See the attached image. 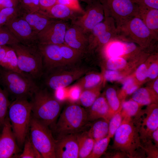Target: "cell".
I'll return each instance as SVG.
<instances>
[{
	"label": "cell",
	"mask_w": 158,
	"mask_h": 158,
	"mask_svg": "<svg viewBox=\"0 0 158 158\" xmlns=\"http://www.w3.org/2000/svg\"><path fill=\"white\" fill-rule=\"evenodd\" d=\"M139 124L135 119L125 117L114 135L111 147L120 150L130 158L146 156L139 133Z\"/></svg>",
	"instance_id": "obj_1"
},
{
	"label": "cell",
	"mask_w": 158,
	"mask_h": 158,
	"mask_svg": "<svg viewBox=\"0 0 158 158\" xmlns=\"http://www.w3.org/2000/svg\"><path fill=\"white\" fill-rule=\"evenodd\" d=\"M31 98L32 116L44 125L52 128L60 113V102L47 89L39 87Z\"/></svg>",
	"instance_id": "obj_2"
},
{
	"label": "cell",
	"mask_w": 158,
	"mask_h": 158,
	"mask_svg": "<svg viewBox=\"0 0 158 158\" xmlns=\"http://www.w3.org/2000/svg\"><path fill=\"white\" fill-rule=\"evenodd\" d=\"M35 80L27 73L8 70L0 66V83L14 99L31 98L39 87Z\"/></svg>",
	"instance_id": "obj_3"
},
{
	"label": "cell",
	"mask_w": 158,
	"mask_h": 158,
	"mask_svg": "<svg viewBox=\"0 0 158 158\" xmlns=\"http://www.w3.org/2000/svg\"><path fill=\"white\" fill-rule=\"evenodd\" d=\"M31 104L27 99L14 100L10 104L8 116L19 147L24 145L29 130Z\"/></svg>",
	"instance_id": "obj_4"
},
{
	"label": "cell",
	"mask_w": 158,
	"mask_h": 158,
	"mask_svg": "<svg viewBox=\"0 0 158 158\" xmlns=\"http://www.w3.org/2000/svg\"><path fill=\"white\" fill-rule=\"evenodd\" d=\"M88 122L87 111L80 106L72 104L63 109L52 128L59 138L78 133Z\"/></svg>",
	"instance_id": "obj_5"
},
{
	"label": "cell",
	"mask_w": 158,
	"mask_h": 158,
	"mask_svg": "<svg viewBox=\"0 0 158 158\" xmlns=\"http://www.w3.org/2000/svg\"><path fill=\"white\" fill-rule=\"evenodd\" d=\"M15 51L19 68L34 79H40L43 73L42 54L37 45H26L20 43L10 46Z\"/></svg>",
	"instance_id": "obj_6"
},
{
	"label": "cell",
	"mask_w": 158,
	"mask_h": 158,
	"mask_svg": "<svg viewBox=\"0 0 158 158\" xmlns=\"http://www.w3.org/2000/svg\"><path fill=\"white\" fill-rule=\"evenodd\" d=\"M30 138L44 158H56L55 147L56 140L54 138L49 127L32 115L30 128Z\"/></svg>",
	"instance_id": "obj_7"
},
{
	"label": "cell",
	"mask_w": 158,
	"mask_h": 158,
	"mask_svg": "<svg viewBox=\"0 0 158 158\" xmlns=\"http://www.w3.org/2000/svg\"><path fill=\"white\" fill-rule=\"evenodd\" d=\"M99 0L102 5L104 17L113 18L117 28L138 16V6L131 0Z\"/></svg>",
	"instance_id": "obj_8"
},
{
	"label": "cell",
	"mask_w": 158,
	"mask_h": 158,
	"mask_svg": "<svg viewBox=\"0 0 158 158\" xmlns=\"http://www.w3.org/2000/svg\"><path fill=\"white\" fill-rule=\"evenodd\" d=\"M117 28L121 39L129 40L138 43L142 47H147L153 41L158 40L138 16Z\"/></svg>",
	"instance_id": "obj_9"
},
{
	"label": "cell",
	"mask_w": 158,
	"mask_h": 158,
	"mask_svg": "<svg viewBox=\"0 0 158 158\" xmlns=\"http://www.w3.org/2000/svg\"><path fill=\"white\" fill-rule=\"evenodd\" d=\"M88 38L87 53L96 48L100 49L113 40L120 39L115 21L110 17H104L103 21L97 24L88 35Z\"/></svg>",
	"instance_id": "obj_10"
},
{
	"label": "cell",
	"mask_w": 158,
	"mask_h": 158,
	"mask_svg": "<svg viewBox=\"0 0 158 158\" xmlns=\"http://www.w3.org/2000/svg\"><path fill=\"white\" fill-rule=\"evenodd\" d=\"M65 66L55 68L47 72L45 83L49 88L54 91L67 87L72 82L85 75L87 69L84 67L65 69Z\"/></svg>",
	"instance_id": "obj_11"
},
{
	"label": "cell",
	"mask_w": 158,
	"mask_h": 158,
	"mask_svg": "<svg viewBox=\"0 0 158 158\" xmlns=\"http://www.w3.org/2000/svg\"><path fill=\"white\" fill-rule=\"evenodd\" d=\"M104 19L102 5L99 0H96L87 5L84 13L72 21L71 24L79 28L88 35L93 28Z\"/></svg>",
	"instance_id": "obj_12"
},
{
	"label": "cell",
	"mask_w": 158,
	"mask_h": 158,
	"mask_svg": "<svg viewBox=\"0 0 158 158\" xmlns=\"http://www.w3.org/2000/svg\"><path fill=\"white\" fill-rule=\"evenodd\" d=\"M19 43L26 45H37V34L24 19L18 16L8 21L4 25Z\"/></svg>",
	"instance_id": "obj_13"
},
{
	"label": "cell",
	"mask_w": 158,
	"mask_h": 158,
	"mask_svg": "<svg viewBox=\"0 0 158 158\" xmlns=\"http://www.w3.org/2000/svg\"><path fill=\"white\" fill-rule=\"evenodd\" d=\"M68 26L65 20L53 19L37 34L38 44L58 45L65 44L64 38Z\"/></svg>",
	"instance_id": "obj_14"
},
{
	"label": "cell",
	"mask_w": 158,
	"mask_h": 158,
	"mask_svg": "<svg viewBox=\"0 0 158 158\" xmlns=\"http://www.w3.org/2000/svg\"><path fill=\"white\" fill-rule=\"evenodd\" d=\"M0 135V158L16 156L19 151L8 114L2 128Z\"/></svg>",
	"instance_id": "obj_15"
},
{
	"label": "cell",
	"mask_w": 158,
	"mask_h": 158,
	"mask_svg": "<svg viewBox=\"0 0 158 158\" xmlns=\"http://www.w3.org/2000/svg\"><path fill=\"white\" fill-rule=\"evenodd\" d=\"M37 46L42 56L43 70L47 71L68 66L62 55L60 45L38 44Z\"/></svg>",
	"instance_id": "obj_16"
},
{
	"label": "cell",
	"mask_w": 158,
	"mask_h": 158,
	"mask_svg": "<svg viewBox=\"0 0 158 158\" xmlns=\"http://www.w3.org/2000/svg\"><path fill=\"white\" fill-rule=\"evenodd\" d=\"M158 129V107L157 104L149 105L142 115L140 124L139 133L141 141L150 140L152 132Z\"/></svg>",
	"instance_id": "obj_17"
},
{
	"label": "cell",
	"mask_w": 158,
	"mask_h": 158,
	"mask_svg": "<svg viewBox=\"0 0 158 158\" xmlns=\"http://www.w3.org/2000/svg\"><path fill=\"white\" fill-rule=\"evenodd\" d=\"M78 151L77 133L66 135L56 140V158H78Z\"/></svg>",
	"instance_id": "obj_18"
},
{
	"label": "cell",
	"mask_w": 158,
	"mask_h": 158,
	"mask_svg": "<svg viewBox=\"0 0 158 158\" xmlns=\"http://www.w3.org/2000/svg\"><path fill=\"white\" fill-rule=\"evenodd\" d=\"M64 40L66 45L83 56L86 54L88 46V35L76 26L72 24L68 25Z\"/></svg>",
	"instance_id": "obj_19"
},
{
	"label": "cell",
	"mask_w": 158,
	"mask_h": 158,
	"mask_svg": "<svg viewBox=\"0 0 158 158\" xmlns=\"http://www.w3.org/2000/svg\"><path fill=\"white\" fill-rule=\"evenodd\" d=\"M87 111L88 121L104 118L109 121V108L104 96H99Z\"/></svg>",
	"instance_id": "obj_20"
},
{
	"label": "cell",
	"mask_w": 158,
	"mask_h": 158,
	"mask_svg": "<svg viewBox=\"0 0 158 158\" xmlns=\"http://www.w3.org/2000/svg\"><path fill=\"white\" fill-rule=\"evenodd\" d=\"M139 16L151 31L153 35L158 38V9L149 8L137 4Z\"/></svg>",
	"instance_id": "obj_21"
},
{
	"label": "cell",
	"mask_w": 158,
	"mask_h": 158,
	"mask_svg": "<svg viewBox=\"0 0 158 158\" xmlns=\"http://www.w3.org/2000/svg\"><path fill=\"white\" fill-rule=\"evenodd\" d=\"M19 16L25 20L37 34L54 19L40 11L30 13L20 12Z\"/></svg>",
	"instance_id": "obj_22"
},
{
	"label": "cell",
	"mask_w": 158,
	"mask_h": 158,
	"mask_svg": "<svg viewBox=\"0 0 158 158\" xmlns=\"http://www.w3.org/2000/svg\"><path fill=\"white\" fill-rule=\"evenodd\" d=\"M41 12L54 19L72 21L79 15L78 12L64 5L56 3L48 10Z\"/></svg>",
	"instance_id": "obj_23"
},
{
	"label": "cell",
	"mask_w": 158,
	"mask_h": 158,
	"mask_svg": "<svg viewBox=\"0 0 158 158\" xmlns=\"http://www.w3.org/2000/svg\"><path fill=\"white\" fill-rule=\"evenodd\" d=\"M94 122L87 133L95 141L108 135L109 121L104 118L97 119Z\"/></svg>",
	"instance_id": "obj_24"
},
{
	"label": "cell",
	"mask_w": 158,
	"mask_h": 158,
	"mask_svg": "<svg viewBox=\"0 0 158 158\" xmlns=\"http://www.w3.org/2000/svg\"><path fill=\"white\" fill-rule=\"evenodd\" d=\"M132 99L141 106L157 104V95L154 92L144 88H138L132 94Z\"/></svg>",
	"instance_id": "obj_25"
},
{
	"label": "cell",
	"mask_w": 158,
	"mask_h": 158,
	"mask_svg": "<svg viewBox=\"0 0 158 158\" xmlns=\"http://www.w3.org/2000/svg\"><path fill=\"white\" fill-rule=\"evenodd\" d=\"M78 145V157L87 158L92 150L95 141L90 137L87 132L77 133Z\"/></svg>",
	"instance_id": "obj_26"
},
{
	"label": "cell",
	"mask_w": 158,
	"mask_h": 158,
	"mask_svg": "<svg viewBox=\"0 0 158 158\" xmlns=\"http://www.w3.org/2000/svg\"><path fill=\"white\" fill-rule=\"evenodd\" d=\"M102 78V76L98 74L86 73L79 79L76 84L82 90L94 88L99 86Z\"/></svg>",
	"instance_id": "obj_27"
},
{
	"label": "cell",
	"mask_w": 158,
	"mask_h": 158,
	"mask_svg": "<svg viewBox=\"0 0 158 158\" xmlns=\"http://www.w3.org/2000/svg\"><path fill=\"white\" fill-rule=\"evenodd\" d=\"M104 96L109 107L110 119L113 115L121 111V102L116 90L112 88H109L106 90Z\"/></svg>",
	"instance_id": "obj_28"
},
{
	"label": "cell",
	"mask_w": 158,
	"mask_h": 158,
	"mask_svg": "<svg viewBox=\"0 0 158 158\" xmlns=\"http://www.w3.org/2000/svg\"><path fill=\"white\" fill-rule=\"evenodd\" d=\"M0 66L8 70L20 73L23 72L19 68L16 54L11 47L0 62Z\"/></svg>",
	"instance_id": "obj_29"
},
{
	"label": "cell",
	"mask_w": 158,
	"mask_h": 158,
	"mask_svg": "<svg viewBox=\"0 0 158 158\" xmlns=\"http://www.w3.org/2000/svg\"><path fill=\"white\" fill-rule=\"evenodd\" d=\"M141 106L132 99L122 102L121 112L123 118L125 117L133 118L138 116L142 111Z\"/></svg>",
	"instance_id": "obj_30"
},
{
	"label": "cell",
	"mask_w": 158,
	"mask_h": 158,
	"mask_svg": "<svg viewBox=\"0 0 158 158\" xmlns=\"http://www.w3.org/2000/svg\"><path fill=\"white\" fill-rule=\"evenodd\" d=\"M100 90L98 86L82 90L79 100L81 105L86 108L90 107L99 96Z\"/></svg>",
	"instance_id": "obj_31"
},
{
	"label": "cell",
	"mask_w": 158,
	"mask_h": 158,
	"mask_svg": "<svg viewBox=\"0 0 158 158\" xmlns=\"http://www.w3.org/2000/svg\"><path fill=\"white\" fill-rule=\"evenodd\" d=\"M111 138L107 135L95 141L92 151L87 158H99L106 151Z\"/></svg>",
	"instance_id": "obj_32"
},
{
	"label": "cell",
	"mask_w": 158,
	"mask_h": 158,
	"mask_svg": "<svg viewBox=\"0 0 158 158\" xmlns=\"http://www.w3.org/2000/svg\"><path fill=\"white\" fill-rule=\"evenodd\" d=\"M60 48L62 55L68 66L72 65L83 56L66 44L60 45Z\"/></svg>",
	"instance_id": "obj_33"
},
{
	"label": "cell",
	"mask_w": 158,
	"mask_h": 158,
	"mask_svg": "<svg viewBox=\"0 0 158 158\" xmlns=\"http://www.w3.org/2000/svg\"><path fill=\"white\" fill-rule=\"evenodd\" d=\"M20 12L30 13L40 11L39 0H17Z\"/></svg>",
	"instance_id": "obj_34"
},
{
	"label": "cell",
	"mask_w": 158,
	"mask_h": 158,
	"mask_svg": "<svg viewBox=\"0 0 158 158\" xmlns=\"http://www.w3.org/2000/svg\"><path fill=\"white\" fill-rule=\"evenodd\" d=\"M22 153L18 156L20 158H42V155L35 147L29 137H27L24 144Z\"/></svg>",
	"instance_id": "obj_35"
},
{
	"label": "cell",
	"mask_w": 158,
	"mask_h": 158,
	"mask_svg": "<svg viewBox=\"0 0 158 158\" xmlns=\"http://www.w3.org/2000/svg\"><path fill=\"white\" fill-rule=\"evenodd\" d=\"M7 93L0 86V128H2L8 114V109L10 104Z\"/></svg>",
	"instance_id": "obj_36"
},
{
	"label": "cell",
	"mask_w": 158,
	"mask_h": 158,
	"mask_svg": "<svg viewBox=\"0 0 158 158\" xmlns=\"http://www.w3.org/2000/svg\"><path fill=\"white\" fill-rule=\"evenodd\" d=\"M20 12L17 6L0 10V26H4L9 20L18 16Z\"/></svg>",
	"instance_id": "obj_37"
},
{
	"label": "cell",
	"mask_w": 158,
	"mask_h": 158,
	"mask_svg": "<svg viewBox=\"0 0 158 158\" xmlns=\"http://www.w3.org/2000/svg\"><path fill=\"white\" fill-rule=\"evenodd\" d=\"M18 43L19 41L6 27H0V45L11 46Z\"/></svg>",
	"instance_id": "obj_38"
},
{
	"label": "cell",
	"mask_w": 158,
	"mask_h": 158,
	"mask_svg": "<svg viewBox=\"0 0 158 158\" xmlns=\"http://www.w3.org/2000/svg\"><path fill=\"white\" fill-rule=\"evenodd\" d=\"M121 111L113 115L109 121L107 135L111 138L114 137L115 133L121 125L123 121V118L121 116Z\"/></svg>",
	"instance_id": "obj_39"
},
{
	"label": "cell",
	"mask_w": 158,
	"mask_h": 158,
	"mask_svg": "<svg viewBox=\"0 0 158 158\" xmlns=\"http://www.w3.org/2000/svg\"><path fill=\"white\" fill-rule=\"evenodd\" d=\"M141 142L147 158H158V147L154 144L151 140H147Z\"/></svg>",
	"instance_id": "obj_40"
},
{
	"label": "cell",
	"mask_w": 158,
	"mask_h": 158,
	"mask_svg": "<svg viewBox=\"0 0 158 158\" xmlns=\"http://www.w3.org/2000/svg\"><path fill=\"white\" fill-rule=\"evenodd\" d=\"M138 88V87L134 83V79L129 78L123 83L122 87V91L118 96L119 99H124L127 95L132 94Z\"/></svg>",
	"instance_id": "obj_41"
},
{
	"label": "cell",
	"mask_w": 158,
	"mask_h": 158,
	"mask_svg": "<svg viewBox=\"0 0 158 158\" xmlns=\"http://www.w3.org/2000/svg\"><path fill=\"white\" fill-rule=\"evenodd\" d=\"M126 64V60L123 58L119 57L110 58L108 60L106 65L108 69L116 70L124 67Z\"/></svg>",
	"instance_id": "obj_42"
},
{
	"label": "cell",
	"mask_w": 158,
	"mask_h": 158,
	"mask_svg": "<svg viewBox=\"0 0 158 158\" xmlns=\"http://www.w3.org/2000/svg\"><path fill=\"white\" fill-rule=\"evenodd\" d=\"M68 98L73 102L79 101L82 91L80 87L76 84L68 88Z\"/></svg>",
	"instance_id": "obj_43"
},
{
	"label": "cell",
	"mask_w": 158,
	"mask_h": 158,
	"mask_svg": "<svg viewBox=\"0 0 158 158\" xmlns=\"http://www.w3.org/2000/svg\"><path fill=\"white\" fill-rule=\"evenodd\" d=\"M57 3L66 6L73 10L81 14L84 12L80 6L78 0H57Z\"/></svg>",
	"instance_id": "obj_44"
},
{
	"label": "cell",
	"mask_w": 158,
	"mask_h": 158,
	"mask_svg": "<svg viewBox=\"0 0 158 158\" xmlns=\"http://www.w3.org/2000/svg\"><path fill=\"white\" fill-rule=\"evenodd\" d=\"M103 76L104 79L110 81L118 80L122 78L120 73L115 70H106L104 71Z\"/></svg>",
	"instance_id": "obj_45"
},
{
	"label": "cell",
	"mask_w": 158,
	"mask_h": 158,
	"mask_svg": "<svg viewBox=\"0 0 158 158\" xmlns=\"http://www.w3.org/2000/svg\"><path fill=\"white\" fill-rule=\"evenodd\" d=\"M133 1L138 4L151 8L158 9V0H138Z\"/></svg>",
	"instance_id": "obj_46"
},
{
	"label": "cell",
	"mask_w": 158,
	"mask_h": 158,
	"mask_svg": "<svg viewBox=\"0 0 158 158\" xmlns=\"http://www.w3.org/2000/svg\"><path fill=\"white\" fill-rule=\"evenodd\" d=\"M147 69L144 64L141 65L137 69L136 76L137 79L140 81L144 80L147 77Z\"/></svg>",
	"instance_id": "obj_47"
},
{
	"label": "cell",
	"mask_w": 158,
	"mask_h": 158,
	"mask_svg": "<svg viewBox=\"0 0 158 158\" xmlns=\"http://www.w3.org/2000/svg\"><path fill=\"white\" fill-rule=\"evenodd\" d=\"M54 91V96L60 102L68 98V89L67 87L61 88Z\"/></svg>",
	"instance_id": "obj_48"
},
{
	"label": "cell",
	"mask_w": 158,
	"mask_h": 158,
	"mask_svg": "<svg viewBox=\"0 0 158 158\" xmlns=\"http://www.w3.org/2000/svg\"><path fill=\"white\" fill-rule=\"evenodd\" d=\"M40 11H46L57 3V0H39Z\"/></svg>",
	"instance_id": "obj_49"
},
{
	"label": "cell",
	"mask_w": 158,
	"mask_h": 158,
	"mask_svg": "<svg viewBox=\"0 0 158 158\" xmlns=\"http://www.w3.org/2000/svg\"><path fill=\"white\" fill-rule=\"evenodd\" d=\"M147 77L153 79L155 78L158 75V66L156 63L152 64L147 69Z\"/></svg>",
	"instance_id": "obj_50"
},
{
	"label": "cell",
	"mask_w": 158,
	"mask_h": 158,
	"mask_svg": "<svg viewBox=\"0 0 158 158\" xmlns=\"http://www.w3.org/2000/svg\"><path fill=\"white\" fill-rule=\"evenodd\" d=\"M17 0H0V10L17 6Z\"/></svg>",
	"instance_id": "obj_51"
},
{
	"label": "cell",
	"mask_w": 158,
	"mask_h": 158,
	"mask_svg": "<svg viewBox=\"0 0 158 158\" xmlns=\"http://www.w3.org/2000/svg\"><path fill=\"white\" fill-rule=\"evenodd\" d=\"M112 151L107 154V157L110 158H120L127 157L126 154L122 152L111 148Z\"/></svg>",
	"instance_id": "obj_52"
},
{
	"label": "cell",
	"mask_w": 158,
	"mask_h": 158,
	"mask_svg": "<svg viewBox=\"0 0 158 158\" xmlns=\"http://www.w3.org/2000/svg\"><path fill=\"white\" fill-rule=\"evenodd\" d=\"M10 47V46L4 45L0 49V62L4 57L7 51Z\"/></svg>",
	"instance_id": "obj_53"
},
{
	"label": "cell",
	"mask_w": 158,
	"mask_h": 158,
	"mask_svg": "<svg viewBox=\"0 0 158 158\" xmlns=\"http://www.w3.org/2000/svg\"><path fill=\"white\" fill-rule=\"evenodd\" d=\"M150 139L151 140H153L154 143V144L158 147V129L152 132Z\"/></svg>",
	"instance_id": "obj_54"
},
{
	"label": "cell",
	"mask_w": 158,
	"mask_h": 158,
	"mask_svg": "<svg viewBox=\"0 0 158 158\" xmlns=\"http://www.w3.org/2000/svg\"><path fill=\"white\" fill-rule=\"evenodd\" d=\"M158 79H157L155 81L153 85V88L155 92L158 94Z\"/></svg>",
	"instance_id": "obj_55"
},
{
	"label": "cell",
	"mask_w": 158,
	"mask_h": 158,
	"mask_svg": "<svg viewBox=\"0 0 158 158\" xmlns=\"http://www.w3.org/2000/svg\"><path fill=\"white\" fill-rule=\"evenodd\" d=\"M96 0H78V1H81L84 2L87 5H88L91 4Z\"/></svg>",
	"instance_id": "obj_56"
},
{
	"label": "cell",
	"mask_w": 158,
	"mask_h": 158,
	"mask_svg": "<svg viewBox=\"0 0 158 158\" xmlns=\"http://www.w3.org/2000/svg\"><path fill=\"white\" fill-rule=\"evenodd\" d=\"M4 45H0V49L3 47Z\"/></svg>",
	"instance_id": "obj_57"
},
{
	"label": "cell",
	"mask_w": 158,
	"mask_h": 158,
	"mask_svg": "<svg viewBox=\"0 0 158 158\" xmlns=\"http://www.w3.org/2000/svg\"><path fill=\"white\" fill-rule=\"evenodd\" d=\"M132 1H137V0H131Z\"/></svg>",
	"instance_id": "obj_58"
},
{
	"label": "cell",
	"mask_w": 158,
	"mask_h": 158,
	"mask_svg": "<svg viewBox=\"0 0 158 158\" xmlns=\"http://www.w3.org/2000/svg\"></svg>",
	"instance_id": "obj_59"
}]
</instances>
